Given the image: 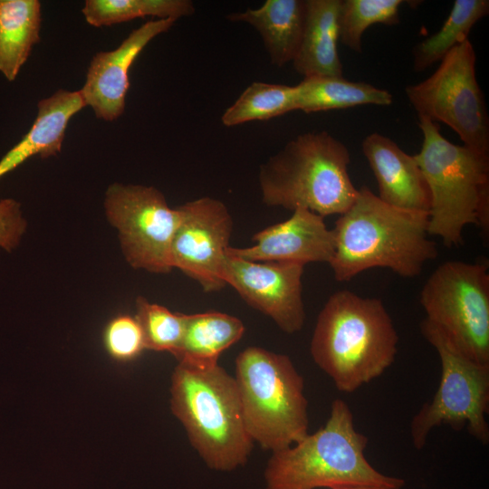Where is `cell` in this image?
<instances>
[{
  "mask_svg": "<svg viewBox=\"0 0 489 489\" xmlns=\"http://www.w3.org/2000/svg\"><path fill=\"white\" fill-rule=\"evenodd\" d=\"M429 213L383 202L369 187L358 196L331 229L334 252L329 263L338 282H348L371 268H388L412 278L437 256L428 236Z\"/></svg>",
  "mask_w": 489,
  "mask_h": 489,
  "instance_id": "6da1fadb",
  "label": "cell"
},
{
  "mask_svg": "<svg viewBox=\"0 0 489 489\" xmlns=\"http://www.w3.org/2000/svg\"><path fill=\"white\" fill-rule=\"evenodd\" d=\"M398 335L381 300L342 290L320 312L310 351L341 392L380 377L395 360Z\"/></svg>",
  "mask_w": 489,
  "mask_h": 489,
  "instance_id": "7a4b0ae2",
  "label": "cell"
},
{
  "mask_svg": "<svg viewBox=\"0 0 489 489\" xmlns=\"http://www.w3.org/2000/svg\"><path fill=\"white\" fill-rule=\"evenodd\" d=\"M369 438L357 431L350 406L336 398L323 427L272 453L266 489H328L349 485L402 488L405 480L380 473L365 456Z\"/></svg>",
  "mask_w": 489,
  "mask_h": 489,
  "instance_id": "3957f363",
  "label": "cell"
},
{
  "mask_svg": "<svg viewBox=\"0 0 489 489\" xmlns=\"http://www.w3.org/2000/svg\"><path fill=\"white\" fill-rule=\"evenodd\" d=\"M170 394L172 413L209 468L227 472L246 464L254 441L234 377L218 364L199 368L178 362Z\"/></svg>",
  "mask_w": 489,
  "mask_h": 489,
  "instance_id": "277c9868",
  "label": "cell"
},
{
  "mask_svg": "<svg viewBox=\"0 0 489 489\" xmlns=\"http://www.w3.org/2000/svg\"><path fill=\"white\" fill-rule=\"evenodd\" d=\"M348 148L327 131L290 140L260 167L263 202L285 209H308L323 218L341 215L355 201Z\"/></svg>",
  "mask_w": 489,
  "mask_h": 489,
  "instance_id": "5b68a950",
  "label": "cell"
},
{
  "mask_svg": "<svg viewBox=\"0 0 489 489\" xmlns=\"http://www.w3.org/2000/svg\"><path fill=\"white\" fill-rule=\"evenodd\" d=\"M423 133L420 152L414 155L431 197L428 234L446 247L463 244L468 225L489 231V155L446 139L439 126L418 116Z\"/></svg>",
  "mask_w": 489,
  "mask_h": 489,
  "instance_id": "8992f818",
  "label": "cell"
},
{
  "mask_svg": "<svg viewBox=\"0 0 489 489\" xmlns=\"http://www.w3.org/2000/svg\"><path fill=\"white\" fill-rule=\"evenodd\" d=\"M245 428L254 442L272 453L308 434L304 379L289 356L251 346L235 360V375Z\"/></svg>",
  "mask_w": 489,
  "mask_h": 489,
  "instance_id": "52a82bcc",
  "label": "cell"
},
{
  "mask_svg": "<svg viewBox=\"0 0 489 489\" xmlns=\"http://www.w3.org/2000/svg\"><path fill=\"white\" fill-rule=\"evenodd\" d=\"M420 331L437 351L441 379L431 401L422 406L410 423L416 449H422L431 430L441 424L455 430L466 427L483 445L489 443V366L462 354L436 326L423 320Z\"/></svg>",
  "mask_w": 489,
  "mask_h": 489,
  "instance_id": "ba28073f",
  "label": "cell"
},
{
  "mask_svg": "<svg viewBox=\"0 0 489 489\" xmlns=\"http://www.w3.org/2000/svg\"><path fill=\"white\" fill-rule=\"evenodd\" d=\"M428 322L473 361L489 366V273L485 264L448 261L420 292Z\"/></svg>",
  "mask_w": 489,
  "mask_h": 489,
  "instance_id": "9c48e42d",
  "label": "cell"
},
{
  "mask_svg": "<svg viewBox=\"0 0 489 489\" xmlns=\"http://www.w3.org/2000/svg\"><path fill=\"white\" fill-rule=\"evenodd\" d=\"M475 61L467 39L446 53L433 74L408 85L405 92L418 116L445 123L465 147L489 155V117L476 80Z\"/></svg>",
  "mask_w": 489,
  "mask_h": 489,
  "instance_id": "30bf717a",
  "label": "cell"
},
{
  "mask_svg": "<svg viewBox=\"0 0 489 489\" xmlns=\"http://www.w3.org/2000/svg\"><path fill=\"white\" fill-rule=\"evenodd\" d=\"M105 214L118 230L125 259L135 269L168 273L178 211L154 187L112 184L105 194Z\"/></svg>",
  "mask_w": 489,
  "mask_h": 489,
  "instance_id": "8fae6325",
  "label": "cell"
},
{
  "mask_svg": "<svg viewBox=\"0 0 489 489\" xmlns=\"http://www.w3.org/2000/svg\"><path fill=\"white\" fill-rule=\"evenodd\" d=\"M171 242V263L197 282L205 292L226 286L224 263L233 230V219L220 200L205 197L179 206Z\"/></svg>",
  "mask_w": 489,
  "mask_h": 489,
  "instance_id": "7c38bea8",
  "label": "cell"
},
{
  "mask_svg": "<svg viewBox=\"0 0 489 489\" xmlns=\"http://www.w3.org/2000/svg\"><path fill=\"white\" fill-rule=\"evenodd\" d=\"M303 269L298 264L254 262L226 254L223 278L246 303L292 334L302 329L306 318Z\"/></svg>",
  "mask_w": 489,
  "mask_h": 489,
  "instance_id": "4fadbf2b",
  "label": "cell"
},
{
  "mask_svg": "<svg viewBox=\"0 0 489 489\" xmlns=\"http://www.w3.org/2000/svg\"><path fill=\"white\" fill-rule=\"evenodd\" d=\"M248 247L229 246L226 254L254 262L330 263L334 252L331 229L323 217L305 208H296L290 218L253 235Z\"/></svg>",
  "mask_w": 489,
  "mask_h": 489,
  "instance_id": "5bb4252c",
  "label": "cell"
},
{
  "mask_svg": "<svg viewBox=\"0 0 489 489\" xmlns=\"http://www.w3.org/2000/svg\"><path fill=\"white\" fill-rule=\"evenodd\" d=\"M175 22L172 18L149 20L132 31L115 50L94 55L80 91L85 105L91 107L98 119L112 121L123 113L131 64L154 37L167 32Z\"/></svg>",
  "mask_w": 489,
  "mask_h": 489,
  "instance_id": "9a60e30c",
  "label": "cell"
},
{
  "mask_svg": "<svg viewBox=\"0 0 489 489\" xmlns=\"http://www.w3.org/2000/svg\"><path fill=\"white\" fill-rule=\"evenodd\" d=\"M361 149L378 183V197L383 202L402 209L429 213L430 192L414 156L376 132L363 139Z\"/></svg>",
  "mask_w": 489,
  "mask_h": 489,
  "instance_id": "2e32d148",
  "label": "cell"
},
{
  "mask_svg": "<svg viewBox=\"0 0 489 489\" xmlns=\"http://www.w3.org/2000/svg\"><path fill=\"white\" fill-rule=\"evenodd\" d=\"M85 106L80 91L59 90L51 97L41 100L30 130L0 160V178L31 157L57 155L71 118Z\"/></svg>",
  "mask_w": 489,
  "mask_h": 489,
  "instance_id": "e0dca14e",
  "label": "cell"
},
{
  "mask_svg": "<svg viewBox=\"0 0 489 489\" xmlns=\"http://www.w3.org/2000/svg\"><path fill=\"white\" fill-rule=\"evenodd\" d=\"M227 19L244 22L262 36L272 63L283 66L294 60L306 20V0H267L256 9L232 13Z\"/></svg>",
  "mask_w": 489,
  "mask_h": 489,
  "instance_id": "ac0fdd59",
  "label": "cell"
},
{
  "mask_svg": "<svg viewBox=\"0 0 489 489\" xmlns=\"http://www.w3.org/2000/svg\"><path fill=\"white\" fill-rule=\"evenodd\" d=\"M340 0H306V20L302 43L292 61L303 77L342 76L337 50Z\"/></svg>",
  "mask_w": 489,
  "mask_h": 489,
  "instance_id": "d6986e66",
  "label": "cell"
},
{
  "mask_svg": "<svg viewBox=\"0 0 489 489\" xmlns=\"http://www.w3.org/2000/svg\"><path fill=\"white\" fill-rule=\"evenodd\" d=\"M184 329L174 356L179 363L194 367L217 364L220 354L237 342L244 333L238 318L219 312L183 314Z\"/></svg>",
  "mask_w": 489,
  "mask_h": 489,
  "instance_id": "ffe728a7",
  "label": "cell"
},
{
  "mask_svg": "<svg viewBox=\"0 0 489 489\" xmlns=\"http://www.w3.org/2000/svg\"><path fill=\"white\" fill-rule=\"evenodd\" d=\"M294 89L295 110L305 113L360 105L388 106L393 102V97L387 90L367 82H350L342 76L303 77Z\"/></svg>",
  "mask_w": 489,
  "mask_h": 489,
  "instance_id": "44dd1931",
  "label": "cell"
},
{
  "mask_svg": "<svg viewBox=\"0 0 489 489\" xmlns=\"http://www.w3.org/2000/svg\"><path fill=\"white\" fill-rule=\"evenodd\" d=\"M41 20L37 0H0V72L9 82L40 41Z\"/></svg>",
  "mask_w": 489,
  "mask_h": 489,
  "instance_id": "7402d4cb",
  "label": "cell"
},
{
  "mask_svg": "<svg viewBox=\"0 0 489 489\" xmlns=\"http://www.w3.org/2000/svg\"><path fill=\"white\" fill-rule=\"evenodd\" d=\"M489 13L488 0H455L442 27L413 48V69L423 72L468 39L474 25Z\"/></svg>",
  "mask_w": 489,
  "mask_h": 489,
  "instance_id": "603a6c76",
  "label": "cell"
},
{
  "mask_svg": "<svg viewBox=\"0 0 489 489\" xmlns=\"http://www.w3.org/2000/svg\"><path fill=\"white\" fill-rule=\"evenodd\" d=\"M87 23L109 26L144 16L177 20L195 13L189 0H86L82 10Z\"/></svg>",
  "mask_w": 489,
  "mask_h": 489,
  "instance_id": "cb8c5ba5",
  "label": "cell"
},
{
  "mask_svg": "<svg viewBox=\"0 0 489 489\" xmlns=\"http://www.w3.org/2000/svg\"><path fill=\"white\" fill-rule=\"evenodd\" d=\"M294 86L252 82L222 115V123L234 127L253 120H267L295 110Z\"/></svg>",
  "mask_w": 489,
  "mask_h": 489,
  "instance_id": "d4e9b609",
  "label": "cell"
},
{
  "mask_svg": "<svg viewBox=\"0 0 489 489\" xmlns=\"http://www.w3.org/2000/svg\"><path fill=\"white\" fill-rule=\"evenodd\" d=\"M401 0H340L339 40L354 52L362 50V35L376 24L395 25L399 23Z\"/></svg>",
  "mask_w": 489,
  "mask_h": 489,
  "instance_id": "484cf974",
  "label": "cell"
},
{
  "mask_svg": "<svg viewBox=\"0 0 489 489\" xmlns=\"http://www.w3.org/2000/svg\"><path fill=\"white\" fill-rule=\"evenodd\" d=\"M135 318L141 327L147 350L168 351L174 356L182 339L183 314L174 313L139 296L136 301Z\"/></svg>",
  "mask_w": 489,
  "mask_h": 489,
  "instance_id": "4316f807",
  "label": "cell"
},
{
  "mask_svg": "<svg viewBox=\"0 0 489 489\" xmlns=\"http://www.w3.org/2000/svg\"><path fill=\"white\" fill-rule=\"evenodd\" d=\"M103 344L107 353L120 362L131 361L146 350L139 321L135 316L126 314L118 315L107 323Z\"/></svg>",
  "mask_w": 489,
  "mask_h": 489,
  "instance_id": "83f0119b",
  "label": "cell"
},
{
  "mask_svg": "<svg viewBox=\"0 0 489 489\" xmlns=\"http://www.w3.org/2000/svg\"><path fill=\"white\" fill-rule=\"evenodd\" d=\"M331 489H401V488L374 486V485H349V486L335 487Z\"/></svg>",
  "mask_w": 489,
  "mask_h": 489,
  "instance_id": "f1b7e54d",
  "label": "cell"
}]
</instances>
